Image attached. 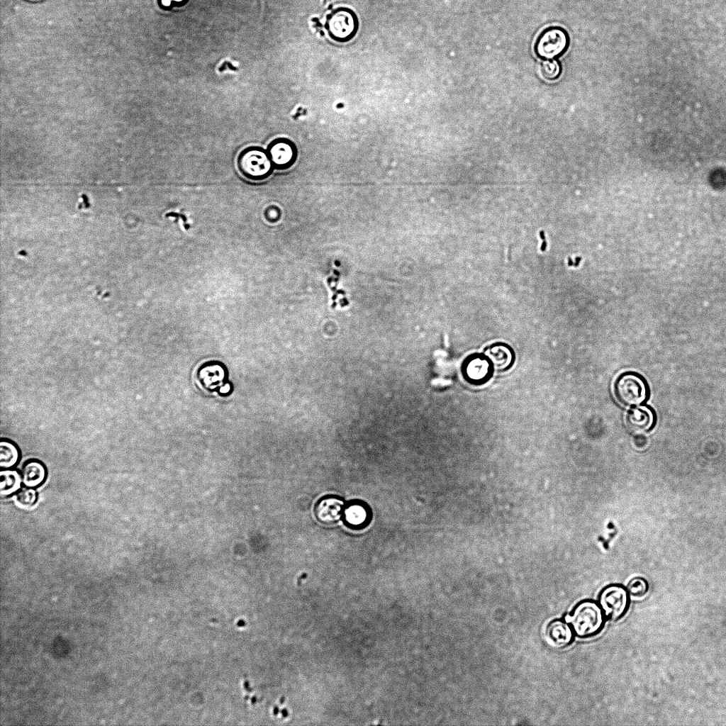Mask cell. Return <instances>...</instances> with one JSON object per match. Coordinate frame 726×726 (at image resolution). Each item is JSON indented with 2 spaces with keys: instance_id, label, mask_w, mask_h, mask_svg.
<instances>
[{
  "instance_id": "1",
  "label": "cell",
  "mask_w": 726,
  "mask_h": 726,
  "mask_svg": "<svg viewBox=\"0 0 726 726\" xmlns=\"http://www.w3.org/2000/svg\"><path fill=\"white\" fill-rule=\"evenodd\" d=\"M565 620L576 637L585 640L599 635L604 629L607 619L598 601L586 599L574 606Z\"/></svg>"
},
{
  "instance_id": "2",
  "label": "cell",
  "mask_w": 726,
  "mask_h": 726,
  "mask_svg": "<svg viewBox=\"0 0 726 726\" xmlns=\"http://www.w3.org/2000/svg\"><path fill=\"white\" fill-rule=\"evenodd\" d=\"M613 393L615 399L625 407H635L645 403L649 396L646 379L637 372H624L615 380Z\"/></svg>"
},
{
  "instance_id": "3",
  "label": "cell",
  "mask_w": 726,
  "mask_h": 726,
  "mask_svg": "<svg viewBox=\"0 0 726 726\" xmlns=\"http://www.w3.org/2000/svg\"><path fill=\"white\" fill-rule=\"evenodd\" d=\"M359 23L356 13L351 9L340 6L327 16L325 28L330 39L337 43H347L357 33Z\"/></svg>"
},
{
  "instance_id": "4",
  "label": "cell",
  "mask_w": 726,
  "mask_h": 726,
  "mask_svg": "<svg viewBox=\"0 0 726 726\" xmlns=\"http://www.w3.org/2000/svg\"><path fill=\"white\" fill-rule=\"evenodd\" d=\"M598 603L606 619L617 622L627 614L631 605V596L626 586L620 583H610L600 591Z\"/></svg>"
},
{
  "instance_id": "5",
  "label": "cell",
  "mask_w": 726,
  "mask_h": 726,
  "mask_svg": "<svg viewBox=\"0 0 726 726\" xmlns=\"http://www.w3.org/2000/svg\"><path fill=\"white\" fill-rule=\"evenodd\" d=\"M238 167L245 178L259 181L270 176L274 165L267 151L260 147L251 146L242 150L239 154Z\"/></svg>"
},
{
  "instance_id": "6",
  "label": "cell",
  "mask_w": 726,
  "mask_h": 726,
  "mask_svg": "<svg viewBox=\"0 0 726 726\" xmlns=\"http://www.w3.org/2000/svg\"><path fill=\"white\" fill-rule=\"evenodd\" d=\"M569 37L562 28L551 26L544 29L535 43L536 55L544 60H552L562 55L567 49Z\"/></svg>"
},
{
  "instance_id": "7",
  "label": "cell",
  "mask_w": 726,
  "mask_h": 726,
  "mask_svg": "<svg viewBox=\"0 0 726 726\" xmlns=\"http://www.w3.org/2000/svg\"><path fill=\"white\" fill-rule=\"evenodd\" d=\"M267 153L274 167L279 169L291 167L296 158L295 144L288 138H278L267 147Z\"/></svg>"
},
{
  "instance_id": "8",
  "label": "cell",
  "mask_w": 726,
  "mask_h": 726,
  "mask_svg": "<svg viewBox=\"0 0 726 726\" xmlns=\"http://www.w3.org/2000/svg\"><path fill=\"white\" fill-rule=\"evenodd\" d=\"M627 427L634 432H650L657 423V415L649 406L640 405L632 407L625 415Z\"/></svg>"
},
{
  "instance_id": "9",
  "label": "cell",
  "mask_w": 726,
  "mask_h": 726,
  "mask_svg": "<svg viewBox=\"0 0 726 726\" xmlns=\"http://www.w3.org/2000/svg\"><path fill=\"white\" fill-rule=\"evenodd\" d=\"M20 474L24 487L36 489L46 481L48 469L41 460L30 458L23 464Z\"/></svg>"
},
{
  "instance_id": "10",
  "label": "cell",
  "mask_w": 726,
  "mask_h": 726,
  "mask_svg": "<svg viewBox=\"0 0 726 726\" xmlns=\"http://www.w3.org/2000/svg\"><path fill=\"white\" fill-rule=\"evenodd\" d=\"M574 632L566 621L554 620L547 626L545 638L547 644L556 649L570 645L574 640Z\"/></svg>"
},
{
  "instance_id": "11",
  "label": "cell",
  "mask_w": 726,
  "mask_h": 726,
  "mask_svg": "<svg viewBox=\"0 0 726 726\" xmlns=\"http://www.w3.org/2000/svg\"><path fill=\"white\" fill-rule=\"evenodd\" d=\"M344 506V502L340 498L335 496L324 498L315 506V516L323 524H333L340 519Z\"/></svg>"
},
{
  "instance_id": "12",
  "label": "cell",
  "mask_w": 726,
  "mask_h": 726,
  "mask_svg": "<svg viewBox=\"0 0 726 726\" xmlns=\"http://www.w3.org/2000/svg\"><path fill=\"white\" fill-rule=\"evenodd\" d=\"M21 459L19 447L13 440L1 438L0 441V467L1 469H12Z\"/></svg>"
},
{
  "instance_id": "13",
  "label": "cell",
  "mask_w": 726,
  "mask_h": 726,
  "mask_svg": "<svg viewBox=\"0 0 726 726\" xmlns=\"http://www.w3.org/2000/svg\"><path fill=\"white\" fill-rule=\"evenodd\" d=\"M224 373L223 369L218 364L205 365L198 373V380L205 389L210 391L223 384Z\"/></svg>"
},
{
  "instance_id": "14",
  "label": "cell",
  "mask_w": 726,
  "mask_h": 726,
  "mask_svg": "<svg viewBox=\"0 0 726 726\" xmlns=\"http://www.w3.org/2000/svg\"><path fill=\"white\" fill-rule=\"evenodd\" d=\"M20 472L12 469H1L0 473V495L9 498L16 495L22 488Z\"/></svg>"
},
{
  "instance_id": "15",
  "label": "cell",
  "mask_w": 726,
  "mask_h": 726,
  "mask_svg": "<svg viewBox=\"0 0 726 726\" xmlns=\"http://www.w3.org/2000/svg\"><path fill=\"white\" fill-rule=\"evenodd\" d=\"M347 523L351 526L359 527L364 525L368 519V511L365 506L359 503L349 504L344 510Z\"/></svg>"
},
{
  "instance_id": "16",
  "label": "cell",
  "mask_w": 726,
  "mask_h": 726,
  "mask_svg": "<svg viewBox=\"0 0 726 726\" xmlns=\"http://www.w3.org/2000/svg\"><path fill=\"white\" fill-rule=\"evenodd\" d=\"M485 354L493 362V367L496 369L506 368L511 362L510 351L503 345H497L488 349Z\"/></svg>"
},
{
  "instance_id": "17",
  "label": "cell",
  "mask_w": 726,
  "mask_h": 726,
  "mask_svg": "<svg viewBox=\"0 0 726 726\" xmlns=\"http://www.w3.org/2000/svg\"><path fill=\"white\" fill-rule=\"evenodd\" d=\"M626 587L632 598H642L648 593L649 583L645 578L635 576L629 581Z\"/></svg>"
},
{
  "instance_id": "18",
  "label": "cell",
  "mask_w": 726,
  "mask_h": 726,
  "mask_svg": "<svg viewBox=\"0 0 726 726\" xmlns=\"http://www.w3.org/2000/svg\"><path fill=\"white\" fill-rule=\"evenodd\" d=\"M16 503L24 508H30L35 505L38 494L35 488L24 487L16 495Z\"/></svg>"
},
{
  "instance_id": "19",
  "label": "cell",
  "mask_w": 726,
  "mask_h": 726,
  "mask_svg": "<svg viewBox=\"0 0 726 726\" xmlns=\"http://www.w3.org/2000/svg\"><path fill=\"white\" fill-rule=\"evenodd\" d=\"M541 72L544 78L550 80L556 79L562 72L561 64L555 59L545 60L542 63Z\"/></svg>"
},
{
  "instance_id": "20",
  "label": "cell",
  "mask_w": 726,
  "mask_h": 726,
  "mask_svg": "<svg viewBox=\"0 0 726 726\" xmlns=\"http://www.w3.org/2000/svg\"><path fill=\"white\" fill-rule=\"evenodd\" d=\"M488 370V363L485 360L475 359L468 364L467 373L469 377L477 379L486 376Z\"/></svg>"
},
{
  "instance_id": "21",
  "label": "cell",
  "mask_w": 726,
  "mask_h": 726,
  "mask_svg": "<svg viewBox=\"0 0 726 726\" xmlns=\"http://www.w3.org/2000/svg\"><path fill=\"white\" fill-rule=\"evenodd\" d=\"M189 0H158L159 6L165 10L179 8L184 6Z\"/></svg>"
},
{
  "instance_id": "22",
  "label": "cell",
  "mask_w": 726,
  "mask_h": 726,
  "mask_svg": "<svg viewBox=\"0 0 726 726\" xmlns=\"http://www.w3.org/2000/svg\"><path fill=\"white\" fill-rule=\"evenodd\" d=\"M265 217L270 222H275L279 220V211L276 207H269L265 211Z\"/></svg>"
},
{
  "instance_id": "23",
  "label": "cell",
  "mask_w": 726,
  "mask_h": 726,
  "mask_svg": "<svg viewBox=\"0 0 726 726\" xmlns=\"http://www.w3.org/2000/svg\"><path fill=\"white\" fill-rule=\"evenodd\" d=\"M634 443L637 447L641 448L647 444V439L644 436L638 435L634 437Z\"/></svg>"
}]
</instances>
